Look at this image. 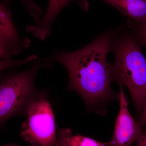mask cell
<instances>
[{
    "mask_svg": "<svg viewBox=\"0 0 146 146\" xmlns=\"http://www.w3.org/2000/svg\"><path fill=\"white\" fill-rule=\"evenodd\" d=\"M115 29L102 33L89 44L72 52L56 51L50 61L63 65L69 76L68 90L81 97L88 109L104 115L106 106L111 101L119 100V95L111 87L118 79L113 65L107 59L110 52Z\"/></svg>",
    "mask_w": 146,
    "mask_h": 146,
    "instance_id": "6da1fadb",
    "label": "cell"
},
{
    "mask_svg": "<svg viewBox=\"0 0 146 146\" xmlns=\"http://www.w3.org/2000/svg\"><path fill=\"white\" fill-rule=\"evenodd\" d=\"M110 52L114 55L113 66L118 82H121L127 87L136 111L141 112L146 102V58L140 44L125 27H118Z\"/></svg>",
    "mask_w": 146,
    "mask_h": 146,
    "instance_id": "7a4b0ae2",
    "label": "cell"
},
{
    "mask_svg": "<svg viewBox=\"0 0 146 146\" xmlns=\"http://www.w3.org/2000/svg\"><path fill=\"white\" fill-rule=\"evenodd\" d=\"M52 64L41 58L26 70L0 74V127L13 117L25 116L29 104L40 91L35 84L37 73L42 68H51Z\"/></svg>",
    "mask_w": 146,
    "mask_h": 146,
    "instance_id": "3957f363",
    "label": "cell"
},
{
    "mask_svg": "<svg viewBox=\"0 0 146 146\" xmlns=\"http://www.w3.org/2000/svg\"><path fill=\"white\" fill-rule=\"evenodd\" d=\"M48 90H40L27 107L20 136L30 144L55 146V119L48 100Z\"/></svg>",
    "mask_w": 146,
    "mask_h": 146,
    "instance_id": "277c9868",
    "label": "cell"
},
{
    "mask_svg": "<svg viewBox=\"0 0 146 146\" xmlns=\"http://www.w3.org/2000/svg\"><path fill=\"white\" fill-rule=\"evenodd\" d=\"M119 86L120 110L115 122L113 136L107 146H131L143 133V127L132 117L128 108L123 84Z\"/></svg>",
    "mask_w": 146,
    "mask_h": 146,
    "instance_id": "5b68a950",
    "label": "cell"
},
{
    "mask_svg": "<svg viewBox=\"0 0 146 146\" xmlns=\"http://www.w3.org/2000/svg\"><path fill=\"white\" fill-rule=\"evenodd\" d=\"M0 41L12 56L19 54L31 44L28 38L19 35L12 21L10 10L2 3H0Z\"/></svg>",
    "mask_w": 146,
    "mask_h": 146,
    "instance_id": "8992f818",
    "label": "cell"
},
{
    "mask_svg": "<svg viewBox=\"0 0 146 146\" xmlns=\"http://www.w3.org/2000/svg\"><path fill=\"white\" fill-rule=\"evenodd\" d=\"M73 0H49L46 14L42 21L35 25L26 27L27 31L33 36L44 41L51 33L52 25L57 15Z\"/></svg>",
    "mask_w": 146,
    "mask_h": 146,
    "instance_id": "52a82bcc",
    "label": "cell"
},
{
    "mask_svg": "<svg viewBox=\"0 0 146 146\" xmlns=\"http://www.w3.org/2000/svg\"><path fill=\"white\" fill-rule=\"evenodd\" d=\"M119 11L129 21L140 23L146 21V0H102Z\"/></svg>",
    "mask_w": 146,
    "mask_h": 146,
    "instance_id": "ba28073f",
    "label": "cell"
},
{
    "mask_svg": "<svg viewBox=\"0 0 146 146\" xmlns=\"http://www.w3.org/2000/svg\"><path fill=\"white\" fill-rule=\"evenodd\" d=\"M56 136L55 146H107L108 143L80 134L74 135L69 128L59 129Z\"/></svg>",
    "mask_w": 146,
    "mask_h": 146,
    "instance_id": "9c48e42d",
    "label": "cell"
},
{
    "mask_svg": "<svg viewBox=\"0 0 146 146\" xmlns=\"http://www.w3.org/2000/svg\"><path fill=\"white\" fill-rule=\"evenodd\" d=\"M37 59V56L35 54L30 56L23 59L18 60L11 58L0 59V74L9 69L17 68L25 64L33 63Z\"/></svg>",
    "mask_w": 146,
    "mask_h": 146,
    "instance_id": "30bf717a",
    "label": "cell"
},
{
    "mask_svg": "<svg viewBox=\"0 0 146 146\" xmlns=\"http://www.w3.org/2000/svg\"><path fill=\"white\" fill-rule=\"evenodd\" d=\"M127 25L136 41L140 45L146 46V21L137 23L128 20Z\"/></svg>",
    "mask_w": 146,
    "mask_h": 146,
    "instance_id": "8fae6325",
    "label": "cell"
},
{
    "mask_svg": "<svg viewBox=\"0 0 146 146\" xmlns=\"http://www.w3.org/2000/svg\"><path fill=\"white\" fill-rule=\"evenodd\" d=\"M21 2L36 24L39 23L42 15V9L35 3L34 0H21Z\"/></svg>",
    "mask_w": 146,
    "mask_h": 146,
    "instance_id": "7c38bea8",
    "label": "cell"
},
{
    "mask_svg": "<svg viewBox=\"0 0 146 146\" xmlns=\"http://www.w3.org/2000/svg\"><path fill=\"white\" fill-rule=\"evenodd\" d=\"M12 56L4 45L0 41V59H10Z\"/></svg>",
    "mask_w": 146,
    "mask_h": 146,
    "instance_id": "4fadbf2b",
    "label": "cell"
},
{
    "mask_svg": "<svg viewBox=\"0 0 146 146\" xmlns=\"http://www.w3.org/2000/svg\"><path fill=\"white\" fill-rule=\"evenodd\" d=\"M141 127H143L146 124V102L145 106L142 110L141 117L138 122Z\"/></svg>",
    "mask_w": 146,
    "mask_h": 146,
    "instance_id": "5bb4252c",
    "label": "cell"
},
{
    "mask_svg": "<svg viewBox=\"0 0 146 146\" xmlns=\"http://www.w3.org/2000/svg\"><path fill=\"white\" fill-rule=\"evenodd\" d=\"M137 142L136 146H146V133H142Z\"/></svg>",
    "mask_w": 146,
    "mask_h": 146,
    "instance_id": "9a60e30c",
    "label": "cell"
},
{
    "mask_svg": "<svg viewBox=\"0 0 146 146\" xmlns=\"http://www.w3.org/2000/svg\"><path fill=\"white\" fill-rule=\"evenodd\" d=\"M3 146H20L19 145L16 143H10L8 144H5V145H3ZM30 146H42L40 145H36V144H31Z\"/></svg>",
    "mask_w": 146,
    "mask_h": 146,
    "instance_id": "2e32d148",
    "label": "cell"
}]
</instances>
